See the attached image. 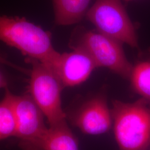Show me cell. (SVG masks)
Returning a JSON list of instances; mask_svg holds the SVG:
<instances>
[{
	"label": "cell",
	"instance_id": "6da1fadb",
	"mask_svg": "<svg viewBox=\"0 0 150 150\" xmlns=\"http://www.w3.org/2000/svg\"><path fill=\"white\" fill-rule=\"evenodd\" d=\"M0 41L51 69L61 54L53 46L51 33L24 17L0 15Z\"/></svg>",
	"mask_w": 150,
	"mask_h": 150
},
{
	"label": "cell",
	"instance_id": "7a4b0ae2",
	"mask_svg": "<svg viewBox=\"0 0 150 150\" xmlns=\"http://www.w3.org/2000/svg\"><path fill=\"white\" fill-rule=\"evenodd\" d=\"M111 109L118 150H147L150 146V106L143 98L114 100Z\"/></svg>",
	"mask_w": 150,
	"mask_h": 150
},
{
	"label": "cell",
	"instance_id": "3957f363",
	"mask_svg": "<svg viewBox=\"0 0 150 150\" xmlns=\"http://www.w3.org/2000/svg\"><path fill=\"white\" fill-rule=\"evenodd\" d=\"M25 62L31 67L29 94L43 113L48 126L67 122L61 96L64 87L57 76L50 68L37 59L25 58Z\"/></svg>",
	"mask_w": 150,
	"mask_h": 150
},
{
	"label": "cell",
	"instance_id": "277c9868",
	"mask_svg": "<svg viewBox=\"0 0 150 150\" xmlns=\"http://www.w3.org/2000/svg\"><path fill=\"white\" fill-rule=\"evenodd\" d=\"M86 17L98 32L133 48L138 47L134 26L121 0H96Z\"/></svg>",
	"mask_w": 150,
	"mask_h": 150
},
{
	"label": "cell",
	"instance_id": "5b68a950",
	"mask_svg": "<svg viewBox=\"0 0 150 150\" xmlns=\"http://www.w3.org/2000/svg\"><path fill=\"white\" fill-rule=\"evenodd\" d=\"M71 47L85 51L97 67L107 68L124 79H129L133 66L125 55L122 43L98 31H88L71 43Z\"/></svg>",
	"mask_w": 150,
	"mask_h": 150
},
{
	"label": "cell",
	"instance_id": "8992f818",
	"mask_svg": "<svg viewBox=\"0 0 150 150\" xmlns=\"http://www.w3.org/2000/svg\"><path fill=\"white\" fill-rule=\"evenodd\" d=\"M9 96L16 118L15 137L18 144L35 141L48 129L42 112L28 93L16 95L9 90Z\"/></svg>",
	"mask_w": 150,
	"mask_h": 150
},
{
	"label": "cell",
	"instance_id": "52a82bcc",
	"mask_svg": "<svg viewBox=\"0 0 150 150\" xmlns=\"http://www.w3.org/2000/svg\"><path fill=\"white\" fill-rule=\"evenodd\" d=\"M71 123L86 134L107 132L112 126L111 110L102 95L92 97L72 112L66 113Z\"/></svg>",
	"mask_w": 150,
	"mask_h": 150
},
{
	"label": "cell",
	"instance_id": "ba28073f",
	"mask_svg": "<svg viewBox=\"0 0 150 150\" xmlns=\"http://www.w3.org/2000/svg\"><path fill=\"white\" fill-rule=\"evenodd\" d=\"M60 54L52 69L64 87L78 86L86 81L97 68L91 56L80 48Z\"/></svg>",
	"mask_w": 150,
	"mask_h": 150
},
{
	"label": "cell",
	"instance_id": "9c48e42d",
	"mask_svg": "<svg viewBox=\"0 0 150 150\" xmlns=\"http://www.w3.org/2000/svg\"><path fill=\"white\" fill-rule=\"evenodd\" d=\"M21 150H79L77 137L67 122L48 126L43 136L32 142L19 144Z\"/></svg>",
	"mask_w": 150,
	"mask_h": 150
},
{
	"label": "cell",
	"instance_id": "30bf717a",
	"mask_svg": "<svg viewBox=\"0 0 150 150\" xmlns=\"http://www.w3.org/2000/svg\"><path fill=\"white\" fill-rule=\"evenodd\" d=\"M54 22L59 26L76 23L86 16L91 0H52Z\"/></svg>",
	"mask_w": 150,
	"mask_h": 150
},
{
	"label": "cell",
	"instance_id": "8fae6325",
	"mask_svg": "<svg viewBox=\"0 0 150 150\" xmlns=\"http://www.w3.org/2000/svg\"><path fill=\"white\" fill-rule=\"evenodd\" d=\"M129 79L134 92L150 106V60L139 61L133 66Z\"/></svg>",
	"mask_w": 150,
	"mask_h": 150
},
{
	"label": "cell",
	"instance_id": "7c38bea8",
	"mask_svg": "<svg viewBox=\"0 0 150 150\" xmlns=\"http://www.w3.org/2000/svg\"><path fill=\"white\" fill-rule=\"evenodd\" d=\"M16 118L9 96L8 88L5 89V95L0 101V141L16 134Z\"/></svg>",
	"mask_w": 150,
	"mask_h": 150
},
{
	"label": "cell",
	"instance_id": "4fadbf2b",
	"mask_svg": "<svg viewBox=\"0 0 150 150\" xmlns=\"http://www.w3.org/2000/svg\"><path fill=\"white\" fill-rule=\"evenodd\" d=\"M0 64L7 66L12 69L17 70V71L21 72L22 74H24L25 75H29L30 73V70L25 69L20 65H18V64L13 63V62H12L11 61L8 59L7 57H6L5 56H4L1 54H0Z\"/></svg>",
	"mask_w": 150,
	"mask_h": 150
},
{
	"label": "cell",
	"instance_id": "5bb4252c",
	"mask_svg": "<svg viewBox=\"0 0 150 150\" xmlns=\"http://www.w3.org/2000/svg\"><path fill=\"white\" fill-rule=\"evenodd\" d=\"M9 81L5 73L0 69V89L4 88L5 90L8 88Z\"/></svg>",
	"mask_w": 150,
	"mask_h": 150
},
{
	"label": "cell",
	"instance_id": "9a60e30c",
	"mask_svg": "<svg viewBox=\"0 0 150 150\" xmlns=\"http://www.w3.org/2000/svg\"><path fill=\"white\" fill-rule=\"evenodd\" d=\"M126 1H130V0H126Z\"/></svg>",
	"mask_w": 150,
	"mask_h": 150
}]
</instances>
